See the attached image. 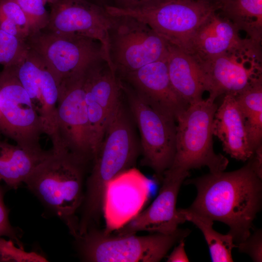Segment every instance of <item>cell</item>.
Masks as SVG:
<instances>
[{
  "label": "cell",
  "instance_id": "cell-36",
  "mask_svg": "<svg viewBox=\"0 0 262 262\" xmlns=\"http://www.w3.org/2000/svg\"><path fill=\"white\" fill-rule=\"evenodd\" d=\"M44 2L46 3V2H48L49 3H51V4L53 3L56 0H43Z\"/></svg>",
  "mask_w": 262,
  "mask_h": 262
},
{
  "label": "cell",
  "instance_id": "cell-34",
  "mask_svg": "<svg viewBox=\"0 0 262 262\" xmlns=\"http://www.w3.org/2000/svg\"><path fill=\"white\" fill-rule=\"evenodd\" d=\"M248 160L256 175L262 179V145L256 148Z\"/></svg>",
  "mask_w": 262,
  "mask_h": 262
},
{
  "label": "cell",
  "instance_id": "cell-9",
  "mask_svg": "<svg viewBox=\"0 0 262 262\" xmlns=\"http://www.w3.org/2000/svg\"><path fill=\"white\" fill-rule=\"evenodd\" d=\"M25 42L44 60L58 86L64 79L91 63L101 58L107 61L101 43L82 35L44 29L29 34Z\"/></svg>",
  "mask_w": 262,
  "mask_h": 262
},
{
  "label": "cell",
  "instance_id": "cell-5",
  "mask_svg": "<svg viewBox=\"0 0 262 262\" xmlns=\"http://www.w3.org/2000/svg\"><path fill=\"white\" fill-rule=\"evenodd\" d=\"M190 233L178 229L164 234L145 236L105 233L93 228L75 238L83 261L90 262H158L170 249Z\"/></svg>",
  "mask_w": 262,
  "mask_h": 262
},
{
  "label": "cell",
  "instance_id": "cell-28",
  "mask_svg": "<svg viewBox=\"0 0 262 262\" xmlns=\"http://www.w3.org/2000/svg\"><path fill=\"white\" fill-rule=\"evenodd\" d=\"M11 239L0 237V262H47L44 257L33 252H28L23 248L16 247Z\"/></svg>",
  "mask_w": 262,
  "mask_h": 262
},
{
  "label": "cell",
  "instance_id": "cell-11",
  "mask_svg": "<svg viewBox=\"0 0 262 262\" xmlns=\"http://www.w3.org/2000/svg\"><path fill=\"white\" fill-rule=\"evenodd\" d=\"M86 67L60 82L57 112L60 149H66L90 161L93 156L85 100L84 71Z\"/></svg>",
  "mask_w": 262,
  "mask_h": 262
},
{
  "label": "cell",
  "instance_id": "cell-30",
  "mask_svg": "<svg viewBox=\"0 0 262 262\" xmlns=\"http://www.w3.org/2000/svg\"><path fill=\"white\" fill-rule=\"evenodd\" d=\"M1 181L0 180V183ZM4 190L0 184V237H7L18 246L23 248L18 230L13 227L9 219V210L4 202Z\"/></svg>",
  "mask_w": 262,
  "mask_h": 262
},
{
  "label": "cell",
  "instance_id": "cell-6",
  "mask_svg": "<svg viewBox=\"0 0 262 262\" xmlns=\"http://www.w3.org/2000/svg\"><path fill=\"white\" fill-rule=\"evenodd\" d=\"M104 7L111 15L128 16L143 21L169 44L184 51L197 29L221 6L203 1L167 0L142 9Z\"/></svg>",
  "mask_w": 262,
  "mask_h": 262
},
{
  "label": "cell",
  "instance_id": "cell-1",
  "mask_svg": "<svg viewBox=\"0 0 262 262\" xmlns=\"http://www.w3.org/2000/svg\"><path fill=\"white\" fill-rule=\"evenodd\" d=\"M248 161L239 169L210 172L185 182L197 189L196 196L187 209L226 224L236 245L249 236L262 207V179Z\"/></svg>",
  "mask_w": 262,
  "mask_h": 262
},
{
  "label": "cell",
  "instance_id": "cell-21",
  "mask_svg": "<svg viewBox=\"0 0 262 262\" xmlns=\"http://www.w3.org/2000/svg\"><path fill=\"white\" fill-rule=\"evenodd\" d=\"M167 63L171 84L183 101L189 106L203 99L206 84L199 62L191 55L169 43Z\"/></svg>",
  "mask_w": 262,
  "mask_h": 262
},
{
  "label": "cell",
  "instance_id": "cell-25",
  "mask_svg": "<svg viewBox=\"0 0 262 262\" xmlns=\"http://www.w3.org/2000/svg\"><path fill=\"white\" fill-rule=\"evenodd\" d=\"M237 29L245 30L251 39L260 42L262 0H224L220 8Z\"/></svg>",
  "mask_w": 262,
  "mask_h": 262
},
{
  "label": "cell",
  "instance_id": "cell-4",
  "mask_svg": "<svg viewBox=\"0 0 262 262\" xmlns=\"http://www.w3.org/2000/svg\"><path fill=\"white\" fill-rule=\"evenodd\" d=\"M217 104L209 98L190 105L176 119L175 153L167 169L187 177L189 171L207 166L210 173L224 171L229 164L213 149L212 126Z\"/></svg>",
  "mask_w": 262,
  "mask_h": 262
},
{
  "label": "cell",
  "instance_id": "cell-35",
  "mask_svg": "<svg viewBox=\"0 0 262 262\" xmlns=\"http://www.w3.org/2000/svg\"><path fill=\"white\" fill-rule=\"evenodd\" d=\"M198 0V1H203L208 2L212 3L213 4L220 5L221 7V4L224 0Z\"/></svg>",
  "mask_w": 262,
  "mask_h": 262
},
{
  "label": "cell",
  "instance_id": "cell-31",
  "mask_svg": "<svg viewBox=\"0 0 262 262\" xmlns=\"http://www.w3.org/2000/svg\"><path fill=\"white\" fill-rule=\"evenodd\" d=\"M236 247L241 253L248 255L253 262L262 261V229L256 230L243 242L236 245Z\"/></svg>",
  "mask_w": 262,
  "mask_h": 262
},
{
  "label": "cell",
  "instance_id": "cell-18",
  "mask_svg": "<svg viewBox=\"0 0 262 262\" xmlns=\"http://www.w3.org/2000/svg\"><path fill=\"white\" fill-rule=\"evenodd\" d=\"M119 78L152 107L176 120L189 107L179 97L171 84L167 56Z\"/></svg>",
  "mask_w": 262,
  "mask_h": 262
},
{
  "label": "cell",
  "instance_id": "cell-12",
  "mask_svg": "<svg viewBox=\"0 0 262 262\" xmlns=\"http://www.w3.org/2000/svg\"><path fill=\"white\" fill-rule=\"evenodd\" d=\"M85 100L93 158L111 116L123 95L121 82L104 58L89 64L84 71Z\"/></svg>",
  "mask_w": 262,
  "mask_h": 262
},
{
  "label": "cell",
  "instance_id": "cell-3",
  "mask_svg": "<svg viewBox=\"0 0 262 262\" xmlns=\"http://www.w3.org/2000/svg\"><path fill=\"white\" fill-rule=\"evenodd\" d=\"M88 161L66 149L49 150L24 183L42 203L78 236L76 214L84 197V177Z\"/></svg>",
  "mask_w": 262,
  "mask_h": 262
},
{
  "label": "cell",
  "instance_id": "cell-13",
  "mask_svg": "<svg viewBox=\"0 0 262 262\" xmlns=\"http://www.w3.org/2000/svg\"><path fill=\"white\" fill-rule=\"evenodd\" d=\"M11 67L29 95L40 118L44 134L51 141L52 148L59 149L58 84L53 74L44 60L29 48L21 60Z\"/></svg>",
  "mask_w": 262,
  "mask_h": 262
},
{
  "label": "cell",
  "instance_id": "cell-16",
  "mask_svg": "<svg viewBox=\"0 0 262 262\" xmlns=\"http://www.w3.org/2000/svg\"><path fill=\"white\" fill-rule=\"evenodd\" d=\"M186 178L165 170L159 193L146 209L119 229L117 234H136L138 231L169 234L186 221L176 203L180 187Z\"/></svg>",
  "mask_w": 262,
  "mask_h": 262
},
{
  "label": "cell",
  "instance_id": "cell-33",
  "mask_svg": "<svg viewBox=\"0 0 262 262\" xmlns=\"http://www.w3.org/2000/svg\"><path fill=\"white\" fill-rule=\"evenodd\" d=\"M184 240L178 243L167 258V262H188L189 260L184 248Z\"/></svg>",
  "mask_w": 262,
  "mask_h": 262
},
{
  "label": "cell",
  "instance_id": "cell-14",
  "mask_svg": "<svg viewBox=\"0 0 262 262\" xmlns=\"http://www.w3.org/2000/svg\"><path fill=\"white\" fill-rule=\"evenodd\" d=\"M52 4L48 31L64 34H77L92 38L102 45L107 62L108 33L114 16L103 6L87 0H56Z\"/></svg>",
  "mask_w": 262,
  "mask_h": 262
},
{
  "label": "cell",
  "instance_id": "cell-17",
  "mask_svg": "<svg viewBox=\"0 0 262 262\" xmlns=\"http://www.w3.org/2000/svg\"><path fill=\"white\" fill-rule=\"evenodd\" d=\"M250 58H259L252 54L229 53L203 61L196 59L204 72L208 98L215 101L221 95L235 96L262 77L260 63L247 66L248 63L258 62Z\"/></svg>",
  "mask_w": 262,
  "mask_h": 262
},
{
  "label": "cell",
  "instance_id": "cell-10",
  "mask_svg": "<svg viewBox=\"0 0 262 262\" xmlns=\"http://www.w3.org/2000/svg\"><path fill=\"white\" fill-rule=\"evenodd\" d=\"M0 132L24 148L44 150L40 144L44 134L40 118L11 66L0 73Z\"/></svg>",
  "mask_w": 262,
  "mask_h": 262
},
{
  "label": "cell",
  "instance_id": "cell-23",
  "mask_svg": "<svg viewBox=\"0 0 262 262\" xmlns=\"http://www.w3.org/2000/svg\"><path fill=\"white\" fill-rule=\"evenodd\" d=\"M235 97L244 119L249 143L255 151L262 145V77Z\"/></svg>",
  "mask_w": 262,
  "mask_h": 262
},
{
  "label": "cell",
  "instance_id": "cell-20",
  "mask_svg": "<svg viewBox=\"0 0 262 262\" xmlns=\"http://www.w3.org/2000/svg\"><path fill=\"white\" fill-rule=\"evenodd\" d=\"M213 135L222 142L224 151L239 161H248L253 155L246 131L244 119L235 97L225 95L215 113Z\"/></svg>",
  "mask_w": 262,
  "mask_h": 262
},
{
  "label": "cell",
  "instance_id": "cell-26",
  "mask_svg": "<svg viewBox=\"0 0 262 262\" xmlns=\"http://www.w3.org/2000/svg\"><path fill=\"white\" fill-rule=\"evenodd\" d=\"M28 49L25 40L0 29V64L4 67L17 64Z\"/></svg>",
  "mask_w": 262,
  "mask_h": 262
},
{
  "label": "cell",
  "instance_id": "cell-15",
  "mask_svg": "<svg viewBox=\"0 0 262 262\" xmlns=\"http://www.w3.org/2000/svg\"><path fill=\"white\" fill-rule=\"evenodd\" d=\"M150 186V180L135 167L108 183L102 208L104 233L119 229L142 211L149 195Z\"/></svg>",
  "mask_w": 262,
  "mask_h": 262
},
{
  "label": "cell",
  "instance_id": "cell-8",
  "mask_svg": "<svg viewBox=\"0 0 262 262\" xmlns=\"http://www.w3.org/2000/svg\"><path fill=\"white\" fill-rule=\"evenodd\" d=\"M128 106L140 134L142 164L150 168L162 179L171 165L175 153L176 119L155 109L121 80Z\"/></svg>",
  "mask_w": 262,
  "mask_h": 262
},
{
  "label": "cell",
  "instance_id": "cell-32",
  "mask_svg": "<svg viewBox=\"0 0 262 262\" xmlns=\"http://www.w3.org/2000/svg\"><path fill=\"white\" fill-rule=\"evenodd\" d=\"M167 0H114L110 5L118 8L127 10H138L156 6Z\"/></svg>",
  "mask_w": 262,
  "mask_h": 262
},
{
  "label": "cell",
  "instance_id": "cell-7",
  "mask_svg": "<svg viewBox=\"0 0 262 262\" xmlns=\"http://www.w3.org/2000/svg\"><path fill=\"white\" fill-rule=\"evenodd\" d=\"M113 16L109 56L119 77L166 57L169 43L147 24L128 16Z\"/></svg>",
  "mask_w": 262,
  "mask_h": 262
},
{
  "label": "cell",
  "instance_id": "cell-27",
  "mask_svg": "<svg viewBox=\"0 0 262 262\" xmlns=\"http://www.w3.org/2000/svg\"><path fill=\"white\" fill-rule=\"evenodd\" d=\"M21 8L29 22L30 34L45 29L48 26L49 15L43 0H13Z\"/></svg>",
  "mask_w": 262,
  "mask_h": 262
},
{
  "label": "cell",
  "instance_id": "cell-24",
  "mask_svg": "<svg viewBox=\"0 0 262 262\" xmlns=\"http://www.w3.org/2000/svg\"><path fill=\"white\" fill-rule=\"evenodd\" d=\"M185 221L193 223L202 232L213 262H233L231 252L236 247L232 235L221 234L213 227L211 219L186 209H179Z\"/></svg>",
  "mask_w": 262,
  "mask_h": 262
},
{
  "label": "cell",
  "instance_id": "cell-22",
  "mask_svg": "<svg viewBox=\"0 0 262 262\" xmlns=\"http://www.w3.org/2000/svg\"><path fill=\"white\" fill-rule=\"evenodd\" d=\"M49 151H33L0 139V180L17 189Z\"/></svg>",
  "mask_w": 262,
  "mask_h": 262
},
{
  "label": "cell",
  "instance_id": "cell-19",
  "mask_svg": "<svg viewBox=\"0 0 262 262\" xmlns=\"http://www.w3.org/2000/svg\"><path fill=\"white\" fill-rule=\"evenodd\" d=\"M213 13L197 29L189 40L185 52L199 61L229 53L260 52V43L242 39L238 29L228 18Z\"/></svg>",
  "mask_w": 262,
  "mask_h": 262
},
{
  "label": "cell",
  "instance_id": "cell-29",
  "mask_svg": "<svg viewBox=\"0 0 262 262\" xmlns=\"http://www.w3.org/2000/svg\"><path fill=\"white\" fill-rule=\"evenodd\" d=\"M0 20L16 24L26 38L30 34L28 19L20 6L13 0H0Z\"/></svg>",
  "mask_w": 262,
  "mask_h": 262
},
{
  "label": "cell",
  "instance_id": "cell-2",
  "mask_svg": "<svg viewBox=\"0 0 262 262\" xmlns=\"http://www.w3.org/2000/svg\"><path fill=\"white\" fill-rule=\"evenodd\" d=\"M134 119L122 97L107 126L94 156L86 183L80 218L86 224L98 223L102 215L104 193L108 183L122 172L134 167L141 151Z\"/></svg>",
  "mask_w": 262,
  "mask_h": 262
}]
</instances>
